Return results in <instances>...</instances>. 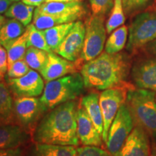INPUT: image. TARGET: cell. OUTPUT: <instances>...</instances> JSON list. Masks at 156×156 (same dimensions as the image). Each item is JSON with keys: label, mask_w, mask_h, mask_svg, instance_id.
I'll list each match as a JSON object with an SVG mask.
<instances>
[{"label": "cell", "mask_w": 156, "mask_h": 156, "mask_svg": "<svg viewBox=\"0 0 156 156\" xmlns=\"http://www.w3.org/2000/svg\"><path fill=\"white\" fill-rule=\"evenodd\" d=\"M130 59L124 53H101L81 68L85 87L99 90L119 87L129 73Z\"/></svg>", "instance_id": "7a4b0ae2"}, {"label": "cell", "mask_w": 156, "mask_h": 156, "mask_svg": "<svg viewBox=\"0 0 156 156\" xmlns=\"http://www.w3.org/2000/svg\"><path fill=\"white\" fill-rule=\"evenodd\" d=\"M132 77L139 88L156 91V58L136 62L132 68Z\"/></svg>", "instance_id": "5bb4252c"}, {"label": "cell", "mask_w": 156, "mask_h": 156, "mask_svg": "<svg viewBox=\"0 0 156 156\" xmlns=\"http://www.w3.org/2000/svg\"><path fill=\"white\" fill-rule=\"evenodd\" d=\"M127 87H112L103 90L99 97V103L103 118L102 139L106 142L108 130L119 109L125 103L127 95Z\"/></svg>", "instance_id": "ba28073f"}, {"label": "cell", "mask_w": 156, "mask_h": 156, "mask_svg": "<svg viewBox=\"0 0 156 156\" xmlns=\"http://www.w3.org/2000/svg\"><path fill=\"white\" fill-rule=\"evenodd\" d=\"M28 30L26 28V30L22 36L9 43L5 46L7 53L8 67L10 66L13 62L24 58L26 51L28 48Z\"/></svg>", "instance_id": "7402d4cb"}, {"label": "cell", "mask_w": 156, "mask_h": 156, "mask_svg": "<svg viewBox=\"0 0 156 156\" xmlns=\"http://www.w3.org/2000/svg\"><path fill=\"white\" fill-rule=\"evenodd\" d=\"M12 4L11 0H0V15L5 13Z\"/></svg>", "instance_id": "e575fe53"}, {"label": "cell", "mask_w": 156, "mask_h": 156, "mask_svg": "<svg viewBox=\"0 0 156 156\" xmlns=\"http://www.w3.org/2000/svg\"><path fill=\"white\" fill-rule=\"evenodd\" d=\"M25 132L15 124L0 126V150L19 147L25 140Z\"/></svg>", "instance_id": "e0dca14e"}, {"label": "cell", "mask_w": 156, "mask_h": 156, "mask_svg": "<svg viewBox=\"0 0 156 156\" xmlns=\"http://www.w3.org/2000/svg\"><path fill=\"white\" fill-rule=\"evenodd\" d=\"M92 14L106 17L110 14L114 0H88Z\"/></svg>", "instance_id": "f1b7e54d"}, {"label": "cell", "mask_w": 156, "mask_h": 156, "mask_svg": "<svg viewBox=\"0 0 156 156\" xmlns=\"http://www.w3.org/2000/svg\"><path fill=\"white\" fill-rule=\"evenodd\" d=\"M81 62H71L58 55L54 51L48 54V58L46 64L40 72L44 80L48 82L54 80L69 74L75 73Z\"/></svg>", "instance_id": "7c38bea8"}, {"label": "cell", "mask_w": 156, "mask_h": 156, "mask_svg": "<svg viewBox=\"0 0 156 156\" xmlns=\"http://www.w3.org/2000/svg\"><path fill=\"white\" fill-rule=\"evenodd\" d=\"M0 156H22V150L20 147L0 150Z\"/></svg>", "instance_id": "836d02e7"}, {"label": "cell", "mask_w": 156, "mask_h": 156, "mask_svg": "<svg viewBox=\"0 0 156 156\" xmlns=\"http://www.w3.org/2000/svg\"><path fill=\"white\" fill-rule=\"evenodd\" d=\"M25 30V25L17 20L7 19L0 29V44L5 47L9 43L22 36Z\"/></svg>", "instance_id": "44dd1931"}, {"label": "cell", "mask_w": 156, "mask_h": 156, "mask_svg": "<svg viewBox=\"0 0 156 156\" xmlns=\"http://www.w3.org/2000/svg\"><path fill=\"white\" fill-rule=\"evenodd\" d=\"M115 156H151L147 132L140 126H135Z\"/></svg>", "instance_id": "9a60e30c"}, {"label": "cell", "mask_w": 156, "mask_h": 156, "mask_svg": "<svg viewBox=\"0 0 156 156\" xmlns=\"http://www.w3.org/2000/svg\"><path fill=\"white\" fill-rule=\"evenodd\" d=\"M74 23L75 22L64 23L44 30L46 41L52 51H54L63 41L68 33L73 28Z\"/></svg>", "instance_id": "cb8c5ba5"}, {"label": "cell", "mask_w": 156, "mask_h": 156, "mask_svg": "<svg viewBox=\"0 0 156 156\" xmlns=\"http://www.w3.org/2000/svg\"><path fill=\"white\" fill-rule=\"evenodd\" d=\"M48 52L35 47H28L25 53L24 59L30 69L41 72L46 63Z\"/></svg>", "instance_id": "4316f807"}, {"label": "cell", "mask_w": 156, "mask_h": 156, "mask_svg": "<svg viewBox=\"0 0 156 156\" xmlns=\"http://www.w3.org/2000/svg\"><path fill=\"white\" fill-rule=\"evenodd\" d=\"M13 108L15 116L25 126L33 124L46 112L40 98L37 97L16 98L13 101Z\"/></svg>", "instance_id": "4fadbf2b"}, {"label": "cell", "mask_w": 156, "mask_h": 156, "mask_svg": "<svg viewBox=\"0 0 156 156\" xmlns=\"http://www.w3.org/2000/svg\"><path fill=\"white\" fill-rule=\"evenodd\" d=\"M99 95L96 93H90L82 98L80 106L85 109L92 120L96 129L101 135L103 131V118L101 111Z\"/></svg>", "instance_id": "ac0fdd59"}, {"label": "cell", "mask_w": 156, "mask_h": 156, "mask_svg": "<svg viewBox=\"0 0 156 156\" xmlns=\"http://www.w3.org/2000/svg\"><path fill=\"white\" fill-rule=\"evenodd\" d=\"M6 20L7 19H6L5 16H4L2 15H0V29L2 27V25H4V23H5Z\"/></svg>", "instance_id": "f35d334b"}, {"label": "cell", "mask_w": 156, "mask_h": 156, "mask_svg": "<svg viewBox=\"0 0 156 156\" xmlns=\"http://www.w3.org/2000/svg\"><path fill=\"white\" fill-rule=\"evenodd\" d=\"M125 20V13L123 7L122 0H114L113 8L109 15L108 20L106 23L107 34H111L114 30L124 25Z\"/></svg>", "instance_id": "484cf974"}, {"label": "cell", "mask_w": 156, "mask_h": 156, "mask_svg": "<svg viewBox=\"0 0 156 156\" xmlns=\"http://www.w3.org/2000/svg\"><path fill=\"white\" fill-rule=\"evenodd\" d=\"M151 0H122L123 7L127 16L135 15L147 8Z\"/></svg>", "instance_id": "f546056e"}, {"label": "cell", "mask_w": 156, "mask_h": 156, "mask_svg": "<svg viewBox=\"0 0 156 156\" xmlns=\"http://www.w3.org/2000/svg\"><path fill=\"white\" fill-rule=\"evenodd\" d=\"M33 156H77L75 146L36 143Z\"/></svg>", "instance_id": "ffe728a7"}, {"label": "cell", "mask_w": 156, "mask_h": 156, "mask_svg": "<svg viewBox=\"0 0 156 156\" xmlns=\"http://www.w3.org/2000/svg\"><path fill=\"white\" fill-rule=\"evenodd\" d=\"M85 35L83 48L78 60L87 62L102 53L106 44V28L105 17L90 15L85 22Z\"/></svg>", "instance_id": "5b68a950"}, {"label": "cell", "mask_w": 156, "mask_h": 156, "mask_svg": "<svg viewBox=\"0 0 156 156\" xmlns=\"http://www.w3.org/2000/svg\"><path fill=\"white\" fill-rule=\"evenodd\" d=\"M14 115L10 90L8 85L0 82V126L12 124Z\"/></svg>", "instance_id": "d6986e66"}, {"label": "cell", "mask_w": 156, "mask_h": 156, "mask_svg": "<svg viewBox=\"0 0 156 156\" xmlns=\"http://www.w3.org/2000/svg\"><path fill=\"white\" fill-rule=\"evenodd\" d=\"M76 102L68 101L51 109L37 126L34 133L36 143L77 146Z\"/></svg>", "instance_id": "6da1fadb"}, {"label": "cell", "mask_w": 156, "mask_h": 156, "mask_svg": "<svg viewBox=\"0 0 156 156\" xmlns=\"http://www.w3.org/2000/svg\"><path fill=\"white\" fill-rule=\"evenodd\" d=\"M85 35V23L81 20L75 21L67 36L54 52L69 61L77 62L83 51Z\"/></svg>", "instance_id": "9c48e42d"}, {"label": "cell", "mask_w": 156, "mask_h": 156, "mask_svg": "<svg viewBox=\"0 0 156 156\" xmlns=\"http://www.w3.org/2000/svg\"><path fill=\"white\" fill-rule=\"evenodd\" d=\"M77 156H109V154L98 146L84 145L77 148Z\"/></svg>", "instance_id": "1f68e13d"}, {"label": "cell", "mask_w": 156, "mask_h": 156, "mask_svg": "<svg viewBox=\"0 0 156 156\" xmlns=\"http://www.w3.org/2000/svg\"><path fill=\"white\" fill-rule=\"evenodd\" d=\"M30 68L24 58L13 62L8 67L7 76L8 78H18L26 75Z\"/></svg>", "instance_id": "4dcf8cb0"}, {"label": "cell", "mask_w": 156, "mask_h": 156, "mask_svg": "<svg viewBox=\"0 0 156 156\" xmlns=\"http://www.w3.org/2000/svg\"><path fill=\"white\" fill-rule=\"evenodd\" d=\"M151 156H156V147H153V151H152Z\"/></svg>", "instance_id": "ab89813d"}, {"label": "cell", "mask_w": 156, "mask_h": 156, "mask_svg": "<svg viewBox=\"0 0 156 156\" xmlns=\"http://www.w3.org/2000/svg\"><path fill=\"white\" fill-rule=\"evenodd\" d=\"M34 7L19 1L12 4L5 15L9 18L17 20L27 27L30 24L34 17Z\"/></svg>", "instance_id": "603a6c76"}, {"label": "cell", "mask_w": 156, "mask_h": 156, "mask_svg": "<svg viewBox=\"0 0 156 156\" xmlns=\"http://www.w3.org/2000/svg\"><path fill=\"white\" fill-rule=\"evenodd\" d=\"M7 85L16 98L38 97L44 90L43 77L30 69L26 75L18 78H7Z\"/></svg>", "instance_id": "8fae6325"}, {"label": "cell", "mask_w": 156, "mask_h": 156, "mask_svg": "<svg viewBox=\"0 0 156 156\" xmlns=\"http://www.w3.org/2000/svg\"><path fill=\"white\" fill-rule=\"evenodd\" d=\"M134 122L126 103L122 105L111 124L108 139L106 142L107 149L112 156H115L129 135L134 127Z\"/></svg>", "instance_id": "52a82bcc"}, {"label": "cell", "mask_w": 156, "mask_h": 156, "mask_svg": "<svg viewBox=\"0 0 156 156\" xmlns=\"http://www.w3.org/2000/svg\"><path fill=\"white\" fill-rule=\"evenodd\" d=\"M146 49H147L148 53L156 56V39L146 45Z\"/></svg>", "instance_id": "8d00e7d4"}, {"label": "cell", "mask_w": 156, "mask_h": 156, "mask_svg": "<svg viewBox=\"0 0 156 156\" xmlns=\"http://www.w3.org/2000/svg\"><path fill=\"white\" fill-rule=\"evenodd\" d=\"M128 36V28L122 25L109 36L105 44V51L108 54L119 53L125 46Z\"/></svg>", "instance_id": "d4e9b609"}, {"label": "cell", "mask_w": 156, "mask_h": 156, "mask_svg": "<svg viewBox=\"0 0 156 156\" xmlns=\"http://www.w3.org/2000/svg\"><path fill=\"white\" fill-rule=\"evenodd\" d=\"M2 80H3V78H2L1 77H0V82H2Z\"/></svg>", "instance_id": "b9f144b4"}, {"label": "cell", "mask_w": 156, "mask_h": 156, "mask_svg": "<svg viewBox=\"0 0 156 156\" xmlns=\"http://www.w3.org/2000/svg\"><path fill=\"white\" fill-rule=\"evenodd\" d=\"M8 69V58L5 48L0 44V77L4 78Z\"/></svg>", "instance_id": "d6a6232c"}, {"label": "cell", "mask_w": 156, "mask_h": 156, "mask_svg": "<svg viewBox=\"0 0 156 156\" xmlns=\"http://www.w3.org/2000/svg\"><path fill=\"white\" fill-rule=\"evenodd\" d=\"M155 5H156V0H155Z\"/></svg>", "instance_id": "7bdbcfd3"}, {"label": "cell", "mask_w": 156, "mask_h": 156, "mask_svg": "<svg viewBox=\"0 0 156 156\" xmlns=\"http://www.w3.org/2000/svg\"><path fill=\"white\" fill-rule=\"evenodd\" d=\"M12 2V3H14V2H19L20 0H11Z\"/></svg>", "instance_id": "60d3db41"}, {"label": "cell", "mask_w": 156, "mask_h": 156, "mask_svg": "<svg viewBox=\"0 0 156 156\" xmlns=\"http://www.w3.org/2000/svg\"><path fill=\"white\" fill-rule=\"evenodd\" d=\"M126 105L136 126L147 134H156V95L147 89H130L126 95Z\"/></svg>", "instance_id": "3957f363"}, {"label": "cell", "mask_w": 156, "mask_h": 156, "mask_svg": "<svg viewBox=\"0 0 156 156\" xmlns=\"http://www.w3.org/2000/svg\"><path fill=\"white\" fill-rule=\"evenodd\" d=\"M23 3L33 7H39L46 2V0H22Z\"/></svg>", "instance_id": "d590c367"}, {"label": "cell", "mask_w": 156, "mask_h": 156, "mask_svg": "<svg viewBox=\"0 0 156 156\" xmlns=\"http://www.w3.org/2000/svg\"><path fill=\"white\" fill-rule=\"evenodd\" d=\"M28 30V47H35L39 49L46 51L48 53L51 52L48 43L46 41V37L44 30H38L33 24H30L26 27Z\"/></svg>", "instance_id": "83f0119b"}, {"label": "cell", "mask_w": 156, "mask_h": 156, "mask_svg": "<svg viewBox=\"0 0 156 156\" xmlns=\"http://www.w3.org/2000/svg\"><path fill=\"white\" fill-rule=\"evenodd\" d=\"M84 88L81 74H69L48 82L40 98L41 102L46 111L51 110L62 103L75 100L83 93Z\"/></svg>", "instance_id": "277c9868"}, {"label": "cell", "mask_w": 156, "mask_h": 156, "mask_svg": "<svg viewBox=\"0 0 156 156\" xmlns=\"http://www.w3.org/2000/svg\"><path fill=\"white\" fill-rule=\"evenodd\" d=\"M83 0H46V2H82Z\"/></svg>", "instance_id": "74e56055"}, {"label": "cell", "mask_w": 156, "mask_h": 156, "mask_svg": "<svg viewBox=\"0 0 156 156\" xmlns=\"http://www.w3.org/2000/svg\"><path fill=\"white\" fill-rule=\"evenodd\" d=\"M156 39V13L140 12L134 17L129 29L126 50L130 53Z\"/></svg>", "instance_id": "8992f818"}, {"label": "cell", "mask_w": 156, "mask_h": 156, "mask_svg": "<svg viewBox=\"0 0 156 156\" xmlns=\"http://www.w3.org/2000/svg\"><path fill=\"white\" fill-rule=\"evenodd\" d=\"M35 10L42 14L51 15L65 20L67 23L80 20L87 14V9L82 2H45Z\"/></svg>", "instance_id": "30bf717a"}, {"label": "cell", "mask_w": 156, "mask_h": 156, "mask_svg": "<svg viewBox=\"0 0 156 156\" xmlns=\"http://www.w3.org/2000/svg\"><path fill=\"white\" fill-rule=\"evenodd\" d=\"M77 136L83 145L100 146L102 143V135L99 133L83 106L77 110Z\"/></svg>", "instance_id": "2e32d148"}]
</instances>
